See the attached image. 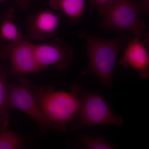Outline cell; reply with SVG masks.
Instances as JSON below:
<instances>
[{
    "label": "cell",
    "instance_id": "obj_9",
    "mask_svg": "<svg viewBox=\"0 0 149 149\" xmlns=\"http://www.w3.org/2000/svg\"><path fill=\"white\" fill-rule=\"evenodd\" d=\"M139 38L136 37L128 42L119 63L125 67L132 68L138 71L141 78H146L149 75L148 54L145 44Z\"/></svg>",
    "mask_w": 149,
    "mask_h": 149
},
{
    "label": "cell",
    "instance_id": "obj_16",
    "mask_svg": "<svg viewBox=\"0 0 149 149\" xmlns=\"http://www.w3.org/2000/svg\"><path fill=\"white\" fill-rule=\"evenodd\" d=\"M7 0H0V2ZM17 3L20 8L25 9L28 8L29 5V0H11Z\"/></svg>",
    "mask_w": 149,
    "mask_h": 149
},
{
    "label": "cell",
    "instance_id": "obj_2",
    "mask_svg": "<svg viewBox=\"0 0 149 149\" xmlns=\"http://www.w3.org/2000/svg\"><path fill=\"white\" fill-rule=\"evenodd\" d=\"M82 35L87 42L89 60L88 70L97 75L106 87L111 88L116 56L125 36L107 40L85 32Z\"/></svg>",
    "mask_w": 149,
    "mask_h": 149
},
{
    "label": "cell",
    "instance_id": "obj_8",
    "mask_svg": "<svg viewBox=\"0 0 149 149\" xmlns=\"http://www.w3.org/2000/svg\"><path fill=\"white\" fill-rule=\"evenodd\" d=\"M59 19L53 12L42 10L31 15L27 21V32L30 38L44 40L50 38L58 27Z\"/></svg>",
    "mask_w": 149,
    "mask_h": 149
},
{
    "label": "cell",
    "instance_id": "obj_15",
    "mask_svg": "<svg viewBox=\"0 0 149 149\" xmlns=\"http://www.w3.org/2000/svg\"><path fill=\"white\" fill-rule=\"evenodd\" d=\"M112 0H91V5L97 9L102 16Z\"/></svg>",
    "mask_w": 149,
    "mask_h": 149
},
{
    "label": "cell",
    "instance_id": "obj_3",
    "mask_svg": "<svg viewBox=\"0 0 149 149\" xmlns=\"http://www.w3.org/2000/svg\"><path fill=\"white\" fill-rule=\"evenodd\" d=\"M144 13H148L141 1L112 0L102 15V26L107 29L130 31L140 38L146 27L141 18Z\"/></svg>",
    "mask_w": 149,
    "mask_h": 149
},
{
    "label": "cell",
    "instance_id": "obj_17",
    "mask_svg": "<svg viewBox=\"0 0 149 149\" xmlns=\"http://www.w3.org/2000/svg\"><path fill=\"white\" fill-rule=\"evenodd\" d=\"M141 1L143 4L144 7L146 10L147 13H148L149 8V0H142Z\"/></svg>",
    "mask_w": 149,
    "mask_h": 149
},
{
    "label": "cell",
    "instance_id": "obj_7",
    "mask_svg": "<svg viewBox=\"0 0 149 149\" xmlns=\"http://www.w3.org/2000/svg\"><path fill=\"white\" fill-rule=\"evenodd\" d=\"M34 52L40 71L50 65L59 70L65 69L73 57L72 49L59 39L51 43L34 45Z\"/></svg>",
    "mask_w": 149,
    "mask_h": 149
},
{
    "label": "cell",
    "instance_id": "obj_11",
    "mask_svg": "<svg viewBox=\"0 0 149 149\" xmlns=\"http://www.w3.org/2000/svg\"><path fill=\"white\" fill-rule=\"evenodd\" d=\"M7 83V72L0 69V130L7 127L9 121L8 110L10 108Z\"/></svg>",
    "mask_w": 149,
    "mask_h": 149
},
{
    "label": "cell",
    "instance_id": "obj_14",
    "mask_svg": "<svg viewBox=\"0 0 149 149\" xmlns=\"http://www.w3.org/2000/svg\"><path fill=\"white\" fill-rule=\"evenodd\" d=\"M81 143L85 145L87 148L89 149H112L114 147L106 141L102 136L97 138H93L81 134L79 138Z\"/></svg>",
    "mask_w": 149,
    "mask_h": 149
},
{
    "label": "cell",
    "instance_id": "obj_4",
    "mask_svg": "<svg viewBox=\"0 0 149 149\" xmlns=\"http://www.w3.org/2000/svg\"><path fill=\"white\" fill-rule=\"evenodd\" d=\"M123 121L121 116L113 113L103 97L81 89L80 107L71 121L74 129L102 124L120 125Z\"/></svg>",
    "mask_w": 149,
    "mask_h": 149
},
{
    "label": "cell",
    "instance_id": "obj_5",
    "mask_svg": "<svg viewBox=\"0 0 149 149\" xmlns=\"http://www.w3.org/2000/svg\"><path fill=\"white\" fill-rule=\"evenodd\" d=\"M9 97L11 108L16 109L28 115L39 125L42 134L49 129L58 128L43 113L35 100L33 87L30 82L21 77L19 83H8Z\"/></svg>",
    "mask_w": 149,
    "mask_h": 149
},
{
    "label": "cell",
    "instance_id": "obj_10",
    "mask_svg": "<svg viewBox=\"0 0 149 149\" xmlns=\"http://www.w3.org/2000/svg\"><path fill=\"white\" fill-rule=\"evenodd\" d=\"M51 8L61 10L74 21H77L83 14L85 0H48Z\"/></svg>",
    "mask_w": 149,
    "mask_h": 149
},
{
    "label": "cell",
    "instance_id": "obj_6",
    "mask_svg": "<svg viewBox=\"0 0 149 149\" xmlns=\"http://www.w3.org/2000/svg\"><path fill=\"white\" fill-rule=\"evenodd\" d=\"M34 45L24 37L9 43L3 49L2 55L10 61L12 74L21 75L40 71L35 61Z\"/></svg>",
    "mask_w": 149,
    "mask_h": 149
},
{
    "label": "cell",
    "instance_id": "obj_13",
    "mask_svg": "<svg viewBox=\"0 0 149 149\" xmlns=\"http://www.w3.org/2000/svg\"><path fill=\"white\" fill-rule=\"evenodd\" d=\"M23 142L21 136L7 127L0 130V149H19L23 146Z\"/></svg>",
    "mask_w": 149,
    "mask_h": 149
},
{
    "label": "cell",
    "instance_id": "obj_12",
    "mask_svg": "<svg viewBox=\"0 0 149 149\" xmlns=\"http://www.w3.org/2000/svg\"><path fill=\"white\" fill-rule=\"evenodd\" d=\"M14 18V10L11 9L3 19L0 27V36L9 43L13 42L24 37L19 31L13 21Z\"/></svg>",
    "mask_w": 149,
    "mask_h": 149
},
{
    "label": "cell",
    "instance_id": "obj_1",
    "mask_svg": "<svg viewBox=\"0 0 149 149\" xmlns=\"http://www.w3.org/2000/svg\"><path fill=\"white\" fill-rule=\"evenodd\" d=\"M80 85H74L69 92L53 88H33L32 93L43 113L59 131L65 132L68 121H72L80 107Z\"/></svg>",
    "mask_w": 149,
    "mask_h": 149
}]
</instances>
